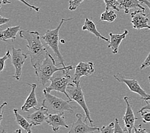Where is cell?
Returning <instances> with one entry per match:
<instances>
[{
	"label": "cell",
	"mask_w": 150,
	"mask_h": 133,
	"mask_svg": "<svg viewBox=\"0 0 150 133\" xmlns=\"http://www.w3.org/2000/svg\"><path fill=\"white\" fill-rule=\"evenodd\" d=\"M19 36L28 42L27 55L30 57L31 63L37 69L49 56L47 48L42 44L40 35L37 31L21 30Z\"/></svg>",
	"instance_id": "cell-1"
},
{
	"label": "cell",
	"mask_w": 150,
	"mask_h": 133,
	"mask_svg": "<svg viewBox=\"0 0 150 133\" xmlns=\"http://www.w3.org/2000/svg\"><path fill=\"white\" fill-rule=\"evenodd\" d=\"M74 67H75L72 65L66 67H57L55 59L49 53L47 58L37 69L35 70V71L39 83L45 86L56 73L65 70H71L74 69Z\"/></svg>",
	"instance_id": "cell-2"
},
{
	"label": "cell",
	"mask_w": 150,
	"mask_h": 133,
	"mask_svg": "<svg viewBox=\"0 0 150 133\" xmlns=\"http://www.w3.org/2000/svg\"><path fill=\"white\" fill-rule=\"evenodd\" d=\"M45 99L43 100L42 106L45 107L51 114H58L65 113L68 111L70 113H74L73 107L70 105L69 100H65L47 93L44 89L43 90Z\"/></svg>",
	"instance_id": "cell-3"
},
{
	"label": "cell",
	"mask_w": 150,
	"mask_h": 133,
	"mask_svg": "<svg viewBox=\"0 0 150 133\" xmlns=\"http://www.w3.org/2000/svg\"><path fill=\"white\" fill-rule=\"evenodd\" d=\"M73 18H63L60 21V23L54 30H48L46 31L45 34L42 36V39L45 42V44L49 46L54 55L57 57L59 62V65H62V67H66L64 60L63 58V56L62 53H60L59 48V34L61 28L63 26L64 22L66 21L72 20Z\"/></svg>",
	"instance_id": "cell-4"
},
{
	"label": "cell",
	"mask_w": 150,
	"mask_h": 133,
	"mask_svg": "<svg viewBox=\"0 0 150 133\" xmlns=\"http://www.w3.org/2000/svg\"><path fill=\"white\" fill-rule=\"evenodd\" d=\"M67 92L69 96V101H76L84 110L86 117L84 121L86 122L87 120H88L91 126H93V120L91 117L90 111L88 109L86 102L84 92L80 84H75L72 82L70 83L68 85Z\"/></svg>",
	"instance_id": "cell-5"
},
{
	"label": "cell",
	"mask_w": 150,
	"mask_h": 133,
	"mask_svg": "<svg viewBox=\"0 0 150 133\" xmlns=\"http://www.w3.org/2000/svg\"><path fill=\"white\" fill-rule=\"evenodd\" d=\"M70 70H65L59 71V74H54L51 78V85L45 87V90L47 93L56 91L65 94L68 99L69 96L67 92V88L69 83L72 82V78L70 74Z\"/></svg>",
	"instance_id": "cell-6"
},
{
	"label": "cell",
	"mask_w": 150,
	"mask_h": 133,
	"mask_svg": "<svg viewBox=\"0 0 150 133\" xmlns=\"http://www.w3.org/2000/svg\"><path fill=\"white\" fill-rule=\"evenodd\" d=\"M114 78L118 82L123 83L125 84L132 92L137 93L141 97V99L144 100L145 102L150 100V95L146 93V91L142 88L139 82L136 80L127 79L120 73L114 75Z\"/></svg>",
	"instance_id": "cell-7"
},
{
	"label": "cell",
	"mask_w": 150,
	"mask_h": 133,
	"mask_svg": "<svg viewBox=\"0 0 150 133\" xmlns=\"http://www.w3.org/2000/svg\"><path fill=\"white\" fill-rule=\"evenodd\" d=\"M12 63L15 68V74L13 78L19 81L22 75L23 67L25 61L28 58V55L23 52L21 49H17L15 47L12 48Z\"/></svg>",
	"instance_id": "cell-8"
},
{
	"label": "cell",
	"mask_w": 150,
	"mask_h": 133,
	"mask_svg": "<svg viewBox=\"0 0 150 133\" xmlns=\"http://www.w3.org/2000/svg\"><path fill=\"white\" fill-rule=\"evenodd\" d=\"M75 68L76 70L72 78V83L75 84H80L82 77L89 76L95 72L94 63L91 62H80Z\"/></svg>",
	"instance_id": "cell-9"
},
{
	"label": "cell",
	"mask_w": 150,
	"mask_h": 133,
	"mask_svg": "<svg viewBox=\"0 0 150 133\" xmlns=\"http://www.w3.org/2000/svg\"><path fill=\"white\" fill-rule=\"evenodd\" d=\"M77 120L74 122L70 131L68 133H94L95 131H100V129L98 127L89 126L83 121L84 116L81 113H77L76 115Z\"/></svg>",
	"instance_id": "cell-10"
},
{
	"label": "cell",
	"mask_w": 150,
	"mask_h": 133,
	"mask_svg": "<svg viewBox=\"0 0 150 133\" xmlns=\"http://www.w3.org/2000/svg\"><path fill=\"white\" fill-rule=\"evenodd\" d=\"M130 17L131 23L135 29L138 30L148 29L150 31V25L148 24L149 18L143 10H139L132 12Z\"/></svg>",
	"instance_id": "cell-11"
},
{
	"label": "cell",
	"mask_w": 150,
	"mask_h": 133,
	"mask_svg": "<svg viewBox=\"0 0 150 133\" xmlns=\"http://www.w3.org/2000/svg\"><path fill=\"white\" fill-rule=\"evenodd\" d=\"M124 100L127 104V108L123 118V120L125 123V131L128 133H132V131L135 128V121L138 120V118L135 117L133 108L130 102V98L127 96L124 97Z\"/></svg>",
	"instance_id": "cell-12"
},
{
	"label": "cell",
	"mask_w": 150,
	"mask_h": 133,
	"mask_svg": "<svg viewBox=\"0 0 150 133\" xmlns=\"http://www.w3.org/2000/svg\"><path fill=\"white\" fill-rule=\"evenodd\" d=\"M64 113H61L58 114H51L49 113L46 123H47L50 126H51L54 132H58L62 127L69 128V126L67 124L65 118L64 117Z\"/></svg>",
	"instance_id": "cell-13"
},
{
	"label": "cell",
	"mask_w": 150,
	"mask_h": 133,
	"mask_svg": "<svg viewBox=\"0 0 150 133\" xmlns=\"http://www.w3.org/2000/svg\"><path fill=\"white\" fill-rule=\"evenodd\" d=\"M35 111L27 116V118L30 121V123L34 126L40 125L46 122L47 118L49 115V112L47 108L42 106L35 109Z\"/></svg>",
	"instance_id": "cell-14"
},
{
	"label": "cell",
	"mask_w": 150,
	"mask_h": 133,
	"mask_svg": "<svg viewBox=\"0 0 150 133\" xmlns=\"http://www.w3.org/2000/svg\"><path fill=\"white\" fill-rule=\"evenodd\" d=\"M28 85H30L31 87V91L28 95V98L24 104L21 107V110L23 111H26V112H29L30 109L33 108L36 109L37 108V106L38 104V100L36 96V90L37 88V85L36 83H27Z\"/></svg>",
	"instance_id": "cell-15"
},
{
	"label": "cell",
	"mask_w": 150,
	"mask_h": 133,
	"mask_svg": "<svg viewBox=\"0 0 150 133\" xmlns=\"http://www.w3.org/2000/svg\"><path fill=\"white\" fill-rule=\"evenodd\" d=\"M129 33L128 30H125L123 33L121 34H114L112 33H110V42L108 46V48L112 49V53L114 55L119 53V48L121 43L122 42L127 36Z\"/></svg>",
	"instance_id": "cell-16"
},
{
	"label": "cell",
	"mask_w": 150,
	"mask_h": 133,
	"mask_svg": "<svg viewBox=\"0 0 150 133\" xmlns=\"http://www.w3.org/2000/svg\"><path fill=\"white\" fill-rule=\"evenodd\" d=\"M119 3L120 9H123L125 14H128L130 10L132 9L139 8L140 10L145 12V8L140 4L139 0H117Z\"/></svg>",
	"instance_id": "cell-17"
},
{
	"label": "cell",
	"mask_w": 150,
	"mask_h": 133,
	"mask_svg": "<svg viewBox=\"0 0 150 133\" xmlns=\"http://www.w3.org/2000/svg\"><path fill=\"white\" fill-rule=\"evenodd\" d=\"M82 29H83V31H87L95 35V36H96L98 39L101 38L102 40L105 41V42H110V40H109L108 38L103 37V36L100 33V32L97 30V29H96L95 24L92 21L89 19L88 18H86L84 24L83 26Z\"/></svg>",
	"instance_id": "cell-18"
},
{
	"label": "cell",
	"mask_w": 150,
	"mask_h": 133,
	"mask_svg": "<svg viewBox=\"0 0 150 133\" xmlns=\"http://www.w3.org/2000/svg\"><path fill=\"white\" fill-rule=\"evenodd\" d=\"M20 30V26H16L7 28L6 30L1 31L0 34V38L2 41L7 42L11 40L13 42L16 41L17 35Z\"/></svg>",
	"instance_id": "cell-19"
},
{
	"label": "cell",
	"mask_w": 150,
	"mask_h": 133,
	"mask_svg": "<svg viewBox=\"0 0 150 133\" xmlns=\"http://www.w3.org/2000/svg\"><path fill=\"white\" fill-rule=\"evenodd\" d=\"M13 113L16 117V120L17 124L19 126L23 128L26 132V133H32L31 127L33 126L31 123H30L26 118L19 113V111L17 109H13Z\"/></svg>",
	"instance_id": "cell-20"
},
{
	"label": "cell",
	"mask_w": 150,
	"mask_h": 133,
	"mask_svg": "<svg viewBox=\"0 0 150 133\" xmlns=\"http://www.w3.org/2000/svg\"><path fill=\"white\" fill-rule=\"evenodd\" d=\"M117 14L114 12V10H105L104 12L101 14L100 20L109 23H113L116 19Z\"/></svg>",
	"instance_id": "cell-21"
},
{
	"label": "cell",
	"mask_w": 150,
	"mask_h": 133,
	"mask_svg": "<svg viewBox=\"0 0 150 133\" xmlns=\"http://www.w3.org/2000/svg\"><path fill=\"white\" fill-rule=\"evenodd\" d=\"M104 1L106 10H114L117 11H120L119 3L117 0H103Z\"/></svg>",
	"instance_id": "cell-22"
},
{
	"label": "cell",
	"mask_w": 150,
	"mask_h": 133,
	"mask_svg": "<svg viewBox=\"0 0 150 133\" xmlns=\"http://www.w3.org/2000/svg\"><path fill=\"white\" fill-rule=\"evenodd\" d=\"M114 127H115L114 122H110L109 125L103 126L100 129V133H114Z\"/></svg>",
	"instance_id": "cell-23"
},
{
	"label": "cell",
	"mask_w": 150,
	"mask_h": 133,
	"mask_svg": "<svg viewBox=\"0 0 150 133\" xmlns=\"http://www.w3.org/2000/svg\"><path fill=\"white\" fill-rule=\"evenodd\" d=\"M84 0H70L69 9L71 11L76 10L84 2Z\"/></svg>",
	"instance_id": "cell-24"
},
{
	"label": "cell",
	"mask_w": 150,
	"mask_h": 133,
	"mask_svg": "<svg viewBox=\"0 0 150 133\" xmlns=\"http://www.w3.org/2000/svg\"><path fill=\"white\" fill-rule=\"evenodd\" d=\"M10 57H12V55L10 54V51H7L5 55L3 56L1 58H0V64H1V67H0V71L3 72V69H4V68L5 67V63H6V61L10 58Z\"/></svg>",
	"instance_id": "cell-25"
},
{
	"label": "cell",
	"mask_w": 150,
	"mask_h": 133,
	"mask_svg": "<svg viewBox=\"0 0 150 133\" xmlns=\"http://www.w3.org/2000/svg\"><path fill=\"white\" fill-rule=\"evenodd\" d=\"M141 115L144 123H150V111H148V110L143 111L141 113Z\"/></svg>",
	"instance_id": "cell-26"
},
{
	"label": "cell",
	"mask_w": 150,
	"mask_h": 133,
	"mask_svg": "<svg viewBox=\"0 0 150 133\" xmlns=\"http://www.w3.org/2000/svg\"><path fill=\"white\" fill-rule=\"evenodd\" d=\"M114 124H115V127H114V133H125V131L123 130L122 127H121L120 124L119 120L117 118H115V122H114Z\"/></svg>",
	"instance_id": "cell-27"
},
{
	"label": "cell",
	"mask_w": 150,
	"mask_h": 133,
	"mask_svg": "<svg viewBox=\"0 0 150 133\" xmlns=\"http://www.w3.org/2000/svg\"><path fill=\"white\" fill-rule=\"evenodd\" d=\"M148 67H150V51L149 52L147 57H146V59L144 60L143 63H142V65L140 67V69H144Z\"/></svg>",
	"instance_id": "cell-28"
},
{
	"label": "cell",
	"mask_w": 150,
	"mask_h": 133,
	"mask_svg": "<svg viewBox=\"0 0 150 133\" xmlns=\"http://www.w3.org/2000/svg\"><path fill=\"white\" fill-rule=\"evenodd\" d=\"M18 1H21V2H22L23 3H24V4L25 5H26L27 6L29 7V8H30V9L33 10H35V11L39 12V10H40V8H39V7L35 6V5L30 4V3H28V2H27V1H26V0H18Z\"/></svg>",
	"instance_id": "cell-29"
},
{
	"label": "cell",
	"mask_w": 150,
	"mask_h": 133,
	"mask_svg": "<svg viewBox=\"0 0 150 133\" xmlns=\"http://www.w3.org/2000/svg\"><path fill=\"white\" fill-rule=\"evenodd\" d=\"M134 131H135L134 133H147V131H146V129L142 127L141 124L139 125L138 127H135Z\"/></svg>",
	"instance_id": "cell-30"
},
{
	"label": "cell",
	"mask_w": 150,
	"mask_h": 133,
	"mask_svg": "<svg viewBox=\"0 0 150 133\" xmlns=\"http://www.w3.org/2000/svg\"><path fill=\"white\" fill-rule=\"evenodd\" d=\"M10 21V19H8V18L6 17H3L2 16H0V26H3V24H5L8 23L9 21Z\"/></svg>",
	"instance_id": "cell-31"
},
{
	"label": "cell",
	"mask_w": 150,
	"mask_h": 133,
	"mask_svg": "<svg viewBox=\"0 0 150 133\" xmlns=\"http://www.w3.org/2000/svg\"><path fill=\"white\" fill-rule=\"evenodd\" d=\"M146 102V105H145L144 106H143L142 107H141V108L138 111V113H141L142 112V111H145V110L150 111V103L148 102V101H147V102Z\"/></svg>",
	"instance_id": "cell-32"
},
{
	"label": "cell",
	"mask_w": 150,
	"mask_h": 133,
	"mask_svg": "<svg viewBox=\"0 0 150 133\" xmlns=\"http://www.w3.org/2000/svg\"><path fill=\"white\" fill-rule=\"evenodd\" d=\"M139 1H140L142 4H144L146 6L148 7L149 10H150V1L149 0H139Z\"/></svg>",
	"instance_id": "cell-33"
},
{
	"label": "cell",
	"mask_w": 150,
	"mask_h": 133,
	"mask_svg": "<svg viewBox=\"0 0 150 133\" xmlns=\"http://www.w3.org/2000/svg\"><path fill=\"white\" fill-rule=\"evenodd\" d=\"M1 3H3V5H6V4H10L11 2L9 1L8 0H1Z\"/></svg>",
	"instance_id": "cell-34"
},
{
	"label": "cell",
	"mask_w": 150,
	"mask_h": 133,
	"mask_svg": "<svg viewBox=\"0 0 150 133\" xmlns=\"http://www.w3.org/2000/svg\"><path fill=\"white\" fill-rule=\"evenodd\" d=\"M1 133H8V132H6L5 131H3ZM12 133H23V132H22V130H21V129H17V130H16L14 132H12Z\"/></svg>",
	"instance_id": "cell-35"
},
{
	"label": "cell",
	"mask_w": 150,
	"mask_h": 133,
	"mask_svg": "<svg viewBox=\"0 0 150 133\" xmlns=\"http://www.w3.org/2000/svg\"><path fill=\"white\" fill-rule=\"evenodd\" d=\"M148 80H149V85H150V75L148 77Z\"/></svg>",
	"instance_id": "cell-36"
},
{
	"label": "cell",
	"mask_w": 150,
	"mask_h": 133,
	"mask_svg": "<svg viewBox=\"0 0 150 133\" xmlns=\"http://www.w3.org/2000/svg\"><path fill=\"white\" fill-rule=\"evenodd\" d=\"M61 42H62V43H63V44H64V43H65V42H64V41H63V40H62V41H61Z\"/></svg>",
	"instance_id": "cell-37"
},
{
	"label": "cell",
	"mask_w": 150,
	"mask_h": 133,
	"mask_svg": "<svg viewBox=\"0 0 150 133\" xmlns=\"http://www.w3.org/2000/svg\"><path fill=\"white\" fill-rule=\"evenodd\" d=\"M147 133H150V132H147Z\"/></svg>",
	"instance_id": "cell-38"
}]
</instances>
